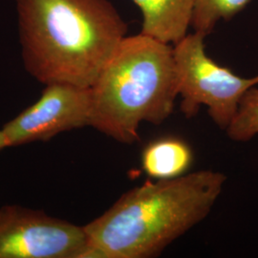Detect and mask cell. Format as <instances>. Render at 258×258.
I'll use <instances>...</instances> for the list:
<instances>
[{"label":"cell","instance_id":"obj_1","mask_svg":"<svg viewBox=\"0 0 258 258\" xmlns=\"http://www.w3.org/2000/svg\"><path fill=\"white\" fill-rule=\"evenodd\" d=\"M24 67L43 84L91 88L127 25L108 0H16Z\"/></svg>","mask_w":258,"mask_h":258},{"label":"cell","instance_id":"obj_2","mask_svg":"<svg viewBox=\"0 0 258 258\" xmlns=\"http://www.w3.org/2000/svg\"><path fill=\"white\" fill-rule=\"evenodd\" d=\"M226 175L200 170L134 187L83 226L84 258H149L203 221L220 196Z\"/></svg>","mask_w":258,"mask_h":258},{"label":"cell","instance_id":"obj_3","mask_svg":"<svg viewBox=\"0 0 258 258\" xmlns=\"http://www.w3.org/2000/svg\"><path fill=\"white\" fill-rule=\"evenodd\" d=\"M179 95L173 46L143 34L125 37L91 87L90 125L122 144L142 122L159 125Z\"/></svg>","mask_w":258,"mask_h":258},{"label":"cell","instance_id":"obj_4","mask_svg":"<svg viewBox=\"0 0 258 258\" xmlns=\"http://www.w3.org/2000/svg\"><path fill=\"white\" fill-rule=\"evenodd\" d=\"M207 35L195 32L173 45L180 108L187 118L207 106L212 120L221 129L228 128L235 117L246 92L258 84L256 77L245 79L218 64L205 51Z\"/></svg>","mask_w":258,"mask_h":258},{"label":"cell","instance_id":"obj_5","mask_svg":"<svg viewBox=\"0 0 258 258\" xmlns=\"http://www.w3.org/2000/svg\"><path fill=\"white\" fill-rule=\"evenodd\" d=\"M83 227L19 206L0 208V258H84Z\"/></svg>","mask_w":258,"mask_h":258},{"label":"cell","instance_id":"obj_6","mask_svg":"<svg viewBox=\"0 0 258 258\" xmlns=\"http://www.w3.org/2000/svg\"><path fill=\"white\" fill-rule=\"evenodd\" d=\"M91 88L68 83L46 84L40 98L1 129L8 148L45 142L90 125Z\"/></svg>","mask_w":258,"mask_h":258},{"label":"cell","instance_id":"obj_7","mask_svg":"<svg viewBox=\"0 0 258 258\" xmlns=\"http://www.w3.org/2000/svg\"><path fill=\"white\" fill-rule=\"evenodd\" d=\"M143 14L141 34L175 45L191 25L194 0H132Z\"/></svg>","mask_w":258,"mask_h":258},{"label":"cell","instance_id":"obj_8","mask_svg":"<svg viewBox=\"0 0 258 258\" xmlns=\"http://www.w3.org/2000/svg\"><path fill=\"white\" fill-rule=\"evenodd\" d=\"M142 167L147 175L156 180H168L184 175L194 162L191 148L183 140L158 139L142 153Z\"/></svg>","mask_w":258,"mask_h":258},{"label":"cell","instance_id":"obj_9","mask_svg":"<svg viewBox=\"0 0 258 258\" xmlns=\"http://www.w3.org/2000/svg\"><path fill=\"white\" fill-rule=\"evenodd\" d=\"M249 2V0H194L190 26L195 32L208 36L220 19H231Z\"/></svg>","mask_w":258,"mask_h":258},{"label":"cell","instance_id":"obj_10","mask_svg":"<svg viewBox=\"0 0 258 258\" xmlns=\"http://www.w3.org/2000/svg\"><path fill=\"white\" fill-rule=\"evenodd\" d=\"M226 131L234 142H248L257 135L258 87H251L244 95L238 111Z\"/></svg>","mask_w":258,"mask_h":258},{"label":"cell","instance_id":"obj_11","mask_svg":"<svg viewBox=\"0 0 258 258\" xmlns=\"http://www.w3.org/2000/svg\"><path fill=\"white\" fill-rule=\"evenodd\" d=\"M8 148V145H7V142H6V139L4 137V134L2 132V130H0V151L4 148Z\"/></svg>","mask_w":258,"mask_h":258}]
</instances>
